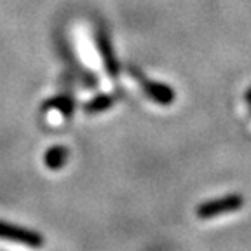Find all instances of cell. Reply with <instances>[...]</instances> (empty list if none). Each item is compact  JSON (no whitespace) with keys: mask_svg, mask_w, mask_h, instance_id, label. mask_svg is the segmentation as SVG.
<instances>
[{"mask_svg":"<svg viewBox=\"0 0 251 251\" xmlns=\"http://www.w3.org/2000/svg\"><path fill=\"white\" fill-rule=\"evenodd\" d=\"M246 101H248V105L251 106V89H250V91H248V93H246Z\"/></svg>","mask_w":251,"mask_h":251,"instance_id":"7","label":"cell"},{"mask_svg":"<svg viewBox=\"0 0 251 251\" xmlns=\"http://www.w3.org/2000/svg\"><path fill=\"white\" fill-rule=\"evenodd\" d=\"M46 106H52V108H58L65 117H72L74 114V101L68 96H58V98H51L46 103Z\"/></svg>","mask_w":251,"mask_h":251,"instance_id":"6","label":"cell"},{"mask_svg":"<svg viewBox=\"0 0 251 251\" xmlns=\"http://www.w3.org/2000/svg\"><path fill=\"white\" fill-rule=\"evenodd\" d=\"M138 80H141V87H143V93L149 96L152 101L159 103V105H171L175 101V91L168 86V84L161 82H152V80H147L141 75H138Z\"/></svg>","mask_w":251,"mask_h":251,"instance_id":"3","label":"cell"},{"mask_svg":"<svg viewBox=\"0 0 251 251\" xmlns=\"http://www.w3.org/2000/svg\"><path fill=\"white\" fill-rule=\"evenodd\" d=\"M68 157H70V152H68L67 147L54 145L46 152V155H44V162H46V166L49 169L56 171V169H61L63 166L67 164Z\"/></svg>","mask_w":251,"mask_h":251,"instance_id":"4","label":"cell"},{"mask_svg":"<svg viewBox=\"0 0 251 251\" xmlns=\"http://www.w3.org/2000/svg\"><path fill=\"white\" fill-rule=\"evenodd\" d=\"M0 239L25 244V246H30V248L44 246V237L39 232L20 227V225L7 224V222H2V220H0Z\"/></svg>","mask_w":251,"mask_h":251,"instance_id":"2","label":"cell"},{"mask_svg":"<svg viewBox=\"0 0 251 251\" xmlns=\"http://www.w3.org/2000/svg\"><path fill=\"white\" fill-rule=\"evenodd\" d=\"M244 197L241 194H230V196L220 197V199H213L208 202H202L197 208V216L202 220L215 218L220 215H227V213H234L237 209L243 208Z\"/></svg>","mask_w":251,"mask_h":251,"instance_id":"1","label":"cell"},{"mask_svg":"<svg viewBox=\"0 0 251 251\" xmlns=\"http://www.w3.org/2000/svg\"><path fill=\"white\" fill-rule=\"evenodd\" d=\"M115 103V98L114 96H110V94H100L96 98L89 100V101L84 105V112L89 115H94V114H101L105 110H108L110 106Z\"/></svg>","mask_w":251,"mask_h":251,"instance_id":"5","label":"cell"}]
</instances>
